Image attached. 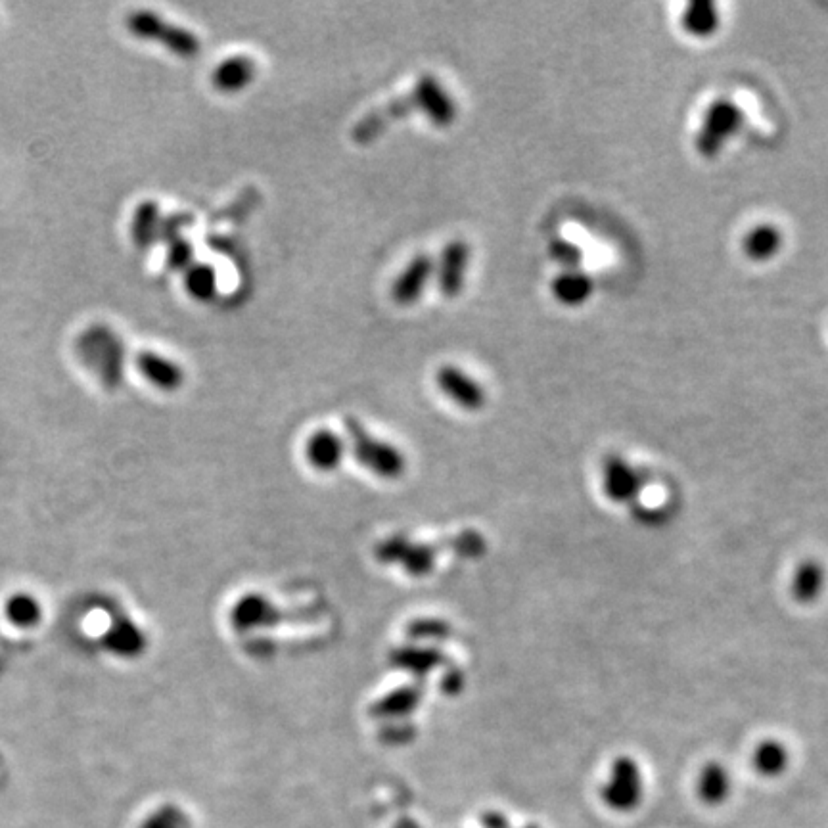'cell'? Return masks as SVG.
Returning a JSON list of instances; mask_svg holds the SVG:
<instances>
[{
	"mask_svg": "<svg viewBox=\"0 0 828 828\" xmlns=\"http://www.w3.org/2000/svg\"><path fill=\"white\" fill-rule=\"evenodd\" d=\"M549 255L564 271H577L583 263L581 248L568 238H554L549 244Z\"/></svg>",
	"mask_w": 828,
	"mask_h": 828,
	"instance_id": "cell-26",
	"label": "cell"
},
{
	"mask_svg": "<svg viewBox=\"0 0 828 828\" xmlns=\"http://www.w3.org/2000/svg\"><path fill=\"white\" fill-rule=\"evenodd\" d=\"M825 581H827L825 566L815 558H807L794 570L790 593L798 604H804V606L813 604L823 595Z\"/></svg>",
	"mask_w": 828,
	"mask_h": 828,
	"instance_id": "cell-15",
	"label": "cell"
},
{
	"mask_svg": "<svg viewBox=\"0 0 828 828\" xmlns=\"http://www.w3.org/2000/svg\"><path fill=\"white\" fill-rule=\"evenodd\" d=\"M524 828H539V827H537V825H528V827H524Z\"/></svg>",
	"mask_w": 828,
	"mask_h": 828,
	"instance_id": "cell-32",
	"label": "cell"
},
{
	"mask_svg": "<svg viewBox=\"0 0 828 828\" xmlns=\"http://www.w3.org/2000/svg\"><path fill=\"white\" fill-rule=\"evenodd\" d=\"M102 644L108 652L119 658H135L144 652L146 637L133 621L117 620L104 633Z\"/></svg>",
	"mask_w": 828,
	"mask_h": 828,
	"instance_id": "cell-17",
	"label": "cell"
},
{
	"mask_svg": "<svg viewBox=\"0 0 828 828\" xmlns=\"http://www.w3.org/2000/svg\"><path fill=\"white\" fill-rule=\"evenodd\" d=\"M437 388L464 411H480L487 401L482 384L455 365H443L437 370Z\"/></svg>",
	"mask_w": 828,
	"mask_h": 828,
	"instance_id": "cell-11",
	"label": "cell"
},
{
	"mask_svg": "<svg viewBox=\"0 0 828 828\" xmlns=\"http://www.w3.org/2000/svg\"><path fill=\"white\" fill-rule=\"evenodd\" d=\"M140 828H190L183 811L175 805H163L154 811Z\"/></svg>",
	"mask_w": 828,
	"mask_h": 828,
	"instance_id": "cell-29",
	"label": "cell"
},
{
	"mask_svg": "<svg viewBox=\"0 0 828 828\" xmlns=\"http://www.w3.org/2000/svg\"><path fill=\"white\" fill-rule=\"evenodd\" d=\"M135 363H137L138 372L158 390L177 391L183 386V368L160 353H154L148 349L140 351Z\"/></svg>",
	"mask_w": 828,
	"mask_h": 828,
	"instance_id": "cell-13",
	"label": "cell"
},
{
	"mask_svg": "<svg viewBox=\"0 0 828 828\" xmlns=\"http://www.w3.org/2000/svg\"><path fill=\"white\" fill-rule=\"evenodd\" d=\"M257 75L255 60L246 54H234L225 58L211 71V85L223 94H236L252 85Z\"/></svg>",
	"mask_w": 828,
	"mask_h": 828,
	"instance_id": "cell-12",
	"label": "cell"
},
{
	"mask_svg": "<svg viewBox=\"0 0 828 828\" xmlns=\"http://www.w3.org/2000/svg\"><path fill=\"white\" fill-rule=\"evenodd\" d=\"M633 508V518L650 528H658L662 524L669 522L671 518V510L667 506H660V508H650V506L635 505Z\"/></svg>",
	"mask_w": 828,
	"mask_h": 828,
	"instance_id": "cell-30",
	"label": "cell"
},
{
	"mask_svg": "<svg viewBox=\"0 0 828 828\" xmlns=\"http://www.w3.org/2000/svg\"><path fill=\"white\" fill-rule=\"evenodd\" d=\"M345 445L342 437L330 430H319L309 437L305 455L307 460L319 470H334L342 464Z\"/></svg>",
	"mask_w": 828,
	"mask_h": 828,
	"instance_id": "cell-18",
	"label": "cell"
},
{
	"mask_svg": "<svg viewBox=\"0 0 828 828\" xmlns=\"http://www.w3.org/2000/svg\"><path fill=\"white\" fill-rule=\"evenodd\" d=\"M681 23H683V29L692 37L708 39V37L715 35V31L719 29L721 16H719V10L713 2L700 0V2H690L689 6L685 8Z\"/></svg>",
	"mask_w": 828,
	"mask_h": 828,
	"instance_id": "cell-21",
	"label": "cell"
},
{
	"mask_svg": "<svg viewBox=\"0 0 828 828\" xmlns=\"http://www.w3.org/2000/svg\"><path fill=\"white\" fill-rule=\"evenodd\" d=\"M648 482L650 476L621 455H608L602 462V489L616 505H639V497Z\"/></svg>",
	"mask_w": 828,
	"mask_h": 828,
	"instance_id": "cell-6",
	"label": "cell"
},
{
	"mask_svg": "<svg viewBox=\"0 0 828 828\" xmlns=\"http://www.w3.org/2000/svg\"><path fill=\"white\" fill-rule=\"evenodd\" d=\"M413 114H420V102L414 91H411L363 115L351 129V138L359 146H370L382 137L393 123L407 119Z\"/></svg>",
	"mask_w": 828,
	"mask_h": 828,
	"instance_id": "cell-7",
	"label": "cell"
},
{
	"mask_svg": "<svg viewBox=\"0 0 828 828\" xmlns=\"http://www.w3.org/2000/svg\"><path fill=\"white\" fill-rule=\"evenodd\" d=\"M644 782L641 767L631 756H620L610 765L600 800L616 813H631L643 804Z\"/></svg>",
	"mask_w": 828,
	"mask_h": 828,
	"instance_id": "cell-4",
	"label": "cell"
},
{
	"mask_svg": "<svg viewBox=\"0 0 828 828\" xmlns=\"http://www.w3.org/2000/svg\"><path fill=\"white\" fill-rule=\"evenodd\" d=\"M470 267V246L464 240H451L443 246L436 265L437 288L447 299L459 298L466 286Z\"/></svg>",
	"mask_w": 828,
	"mask_h": 828,
	"instance_id": "cell-8",
	"label": "cell"
},
{
	"mask_svg": "<svg viewBox=\"0 0 828 828\" xmlns=\"http://www.w3.org/2000/svg\"><path fill=\"white\" fill-rule=\"evenodd\" d=\"M261 202V194L255 188H244L230 204L221 207L213 217L211 223H242L250 217V213L257 209Z\"/></svg>",
	"mask_w": 828,
	"mask_h": 828,
	"instance_id": "cell-24",
	"label": "cell"
},
{
	"mask_svg": "<svg viewBox=\"0 0 828 828\" xmlns=\"http://www.w3.org/2000/svg\"><path fill=\"white\" fill-rule=\"evenodd\" d=\"M194 223V215L192 213H171V215H163L161 217L160 232H158V242L163 244H171L173 240L181 238V232L188 229Z\"/></svg>",
	"mask_w": 828,
	"mask_h": 828,
	"instance_id": "cell-28",
	"label": "cell"
},
{
	"mask_svg": "<svg viewBox=\"0 0 828 828\" xmlns=\"http://www.w3.org/2000/svg\"><path fill=\"white\" fill-rule=\"evenodd\" d=\"M788 763H790L788 748L782 742L773 740V738L759 742L756 750H754V756H752V765H754L756 773H759L765 779L781 777L782 773H786Z\"/></svg>",
	"mask_w": 828,
	"mask_h": 828,
	"instance_id": "cell-22",
	"label": "cell"
},
{
	"mask_svg": "<svg viewBox=\"0 0 828 828\" xmlns=\"http://www.w3.org/2000/svg\"><path fill=\"white\" fill-rule=\"evenodd\" d=\"M420 102V114L439 129H447L457 119V104L447 89L437 81L436 75L424 73L413 87Z\"/></svg>",
	"mask_w": 828,
	"mask_h": 828,
	"instance_id": "cell-9",
	"label": "cell"
},
{
	"mask_svg": "<svg viewBox=\"0 0 828 828\" xmlns=\"http://www.w3.org/2000/svg\"><path fill=\"white\" fill-rule=\"evenodd\" d=\"M85 359L98 367V372L104 380V386L115 390L123 378V363H125V345L121 344L119 336L110 328L94 326L81 336L79 344Z\"/></svg>",
	"mask_w": 828,
	"mask_h": 828,
	"instance_id": "cell-5",
	"label": "cell"
},
{
	"mask_svg": "<svg viewBox=\"0 0 828 828\" xmlns=\"http://www.w3.org/2000/svg\"><path fill=\"white\" fill-rule=\"evenodd\" d=\"M345 430L351 439L355 457L370 472L380 478H397L403 472L405 459L401 451H397L391 443L372 436L355 418L345 420Z\"/></svg>",
	"mask_w": 828,
	"mask_h": 828,
	"instance_id": "cell-3",
	"label": "cell"
},
{
	"mask_svg": "<svg viewBox=\"0 0 828 828\" xmlns=\"http://www.w3.org/2000/svg\"><path fill=\"white\" fill-rule=\"evenodd\" d=\"M194 265V246L186 238H177L171 244H167V255H165V267L173 273H184Z\"/></svg>",
	"mask_w": 828,
	"mask_h": 828,
	"instance_id": "cell-27",
	"label": "cell"
},
{
	"mask_svg": "<svg viewBox=\"0 0 828 828\" xmlns=\"http://www.w3.org/2000/svg\"><path fill=\"white\" fill-rule=\"evenodd\" d=\"M733 781L727 767L719 761H708L698 775L696 792L700 802L708 807H719L725 804L731 796Z\"/></svg>",
	"mask_w": 828,
	"mask_h": 828,
	"instance_id": "cell-14",
	"label": "cell"
},
{
	"mask_svg": "<svg viewBox=\"0 0 828 828\" xmlns=\"http://www.w3.org/2000/svg\"><path fill=\"white\" fill-rule=\"evenodd\" d=\"M782 248V232L779 227L771 223H761L754 229L748 230V234L742 240V252L752 261H769L773 259Z\"/></svg>",
	"mask_w": 828,
	"mask_h": 828,
	"instance_id": "cell-19",
	"label": "cell"
},
{
	"mask_svg": "<svg viewBox=\"0 0 828 828\" xmlns=\"http://www.w3.org/2000/svg\"><path fill=\"white\" fill-rule=\"evenodd\" d=\"M161 209L154 200H144L135 207L131 219V238L140 250H148L158 242L160 232Z\"/></svg>",
	"mask_w": 828,
	"mask_h": 828,
	"instance_id": "cell-20",
	"label": "cell"
},
{
	"mask_svg": "<svg viewBox=\"0 0 828 828\" xmlns=\"http://www.w3.org/2000/svg\"><path fill=\"white\" fill-rule=\"evenodd\" d=\"M436 275V261L428 253H418L407 263V267L397 275L391 284V299L401 305H413L424 296L426 286L432 276Z\"/></svg>",
	"mask_w": 828,
	"mask_h": 828,
	"instance_id": "cell-10",
	"label": "cell"
},
{
	"mask_svg": "<svg viewBox=\"0 0 828 828\" xmlns=\"http://www.w3.org/2000/svg\"><path fill=\"white\" fill-rule=\"evenodd\" d=\"M744 112L731 98H717L708 106L696 133V150L704 160H715L725 144L744 127Z\"/></svg>",
	"mask_w": 828,
	"mask_h": 828,
	"instance_id": "cell-2",
	"label": "cell"
},
{
	"mask_svg": "<svg viewBox=\"0 0 828 828\" xmlns=\"http://www.w3.org/2000/svg\"><path fill=\"white\" fill-rule=\"evenodd\" d=\"M6 616L14 625L27 629V627H35L39 621L43 620V608L37 598L27 593H18V595H12L6 602Z\"/></svg>",
	"mask_w": 828,
	"mask_h": 828,
	"instance_id": "cell-25",
	"label": "cell"
},
{
	"mask_svg": "<svg viewBox=\"0 0 828 828\" xmlns=\"http://www.w3.org/2000/svg\"><path fill=\"white\" fill-rule=\"evenodd\" d=\"M483 828H512L510 821L499 811H489L482 819Z\"/></svg>",
	"mask_w": 828,
	"mask_h": 828,
	"instance_id": "cell-31",
	"label": "cell"
},
{
	"mask_svg": "<svg viewBox=\"0 0 828 828\" xmlns=\"http://www.w3.org/2000/svg\"><path fill=\"white\" fill-rule=\"evenodd\" d=\"M184 290L196 301H213L219 292L217 271L209 263H194L190 269L184 271Z\"/></svg>",
	"mask_w": 828,
	"mask_h": 828,
	"instance_id": "cell-23",
	"label": "cell"
},
{
	"mask_svg": "<svg viewBox=\"0 0 828 828\" xmlns=\"http://www.w3.org/2000/svg\"><path fill=\"white\" fill-rule=\"evenodd\" d=\"M127 29L140 41L160 43L179 58H196L202 52V41L186 27L163 20L152 10H137L127 18Z\"/></svg>",
	"mask_w": 828,
	"mask_h": 828,
	"instance_id": "cell-1",
	"label": "cell"
},
{
	"mask_svg": "<svg viewBox=\"0 0 828 828\" xmlns=\"http://www.w3.org/2000/svg\"><path fill=\"white\" fill-rule=\"evenodd\" d=\"M551 292L554 299L566 307H579L587 303L593 292L595 282L585 271H562L551 282Z\"/></svg>",
	"mask_w": 828,
	"mask_h": 828,
	"instance_id": "cell-16",
	"label": "cell"
}]
</instances>
